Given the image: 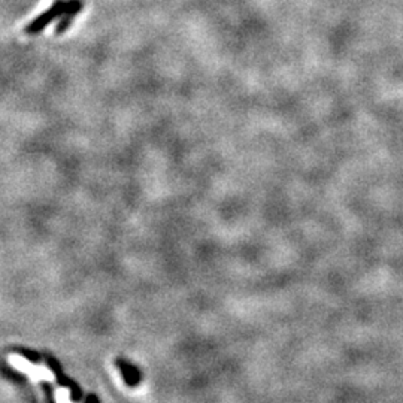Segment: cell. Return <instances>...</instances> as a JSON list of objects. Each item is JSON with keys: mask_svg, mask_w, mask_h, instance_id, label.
<instances>
[{"mask_svg": "<svg viewBox=\"0 0 403 403\" xmlns=\"http://www.w3.org/2000/svg\"><path fill=\"white\" fill-rule=\"evenodd\" d=\"M81 10H82L81 0H57V2L51 5L47 13L40 14L31 21V23L24 29V31L27 35H38L59 17L65 15L75 17L81 13Z\"/></svg>", "mask_w": 403, "mask_h": 403, "instance_id": "obj_1", "label": "cell"}]
</instances>
